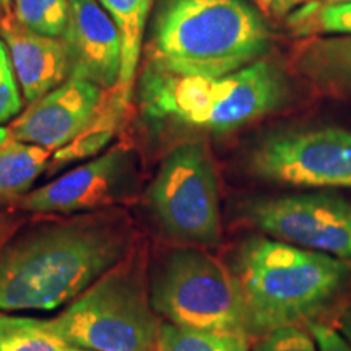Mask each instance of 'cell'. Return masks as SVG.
<instances>
[{"label": "cell", "instance_id": "30bf717a", "mask_svg": "<svg viewBox=\"0 0 351 351\" xmlns=\"http://www.w3.org/2000/svg\"><path fill=\"white\" fill-rule=\"evenodd\" d=\"M138 181L137 156L124 145L73 168L16 200L33 213H77L111 207L134 194Z\"/></svg>", "mask_w": 351, "mask_h": 351}, {"label": "cell", "instance_id": "ffe728a7", "mask_svg": "<svg viewBox=\"0 0 351 351\" xmlns=\"http://www.w3.org/2000/svg\"><path fill=\"white\" fill-rule=\"evenodd\" d=\"M70 0H13V19L34 33L60 38L69 20Z\"/></svg>", "mask_w": 351, "mask_h": 351}, {"label": "cell", "instance_id": "4dcf8cb0", "mask_svg": "<svg viewBox=\"0 0 351 351\" xmlns=\"http://www.w3.org/2000/svg\"><path fill=\"white\" fill-rule=\"evenodd\" d=\"M335 2H343V0H335Z\"/></svg>", "mask_w": 351, "mask_h": 351}, {"label": "cell", "instance_id": "d4e9b609", "mask_svg": "<svg viewBox=\"0 0 351 351\" xmlns=\"http://www.w3.org/2000/svg\"><path fill=\"white\" fill-rule=\"evenodd\" d=\"M21 219L7 212H0V247L20 230Z\"/></svg>", "mask_w": 351, "mask_h": 351}, {"label": "cell", "instance_id": "484cf974", "mask_svg": "<svg viewBox=\"0 0 351 351\" xmlns=\"http://www.w3.org/2000/svg\"><path fill=\"white\" fill-rule=\"evenodd\" d=\"M339 328L341 335H343L346 341L351 345V304L346 306L345 309L341 311L339 317Z\"/></svg>", "mask_w": 351, "mask_h": 351}, {"label": "cell", "instance_id": "44dd1931", "mask_svg": "<svg viewBox=\"0 0 351 351\" xmlns=\"http://www.w3.org/2000/svg\"><path fill=\"white\" fill-rule=\"evenodd\" d=\"M254 351H319L309 332L298 326H288L265 333Z\"/></svg>", "mask_w": 351, "mask_h": 351}, {"label": "cell", "instance_id": "8fae6325", "mask_svg": "<svg viewBox=\"0 0 351 351\" xmlns=\"http://www.w3.org/2000/svg\"><path fill=\"white\" fill-rule=\"evenodd\" d=\"M104 106V90L95 83L69 78L29 104L8 127L10 138L57 152L90 127Z\"/></svg>", "mask_w": 351, "mask_h": 351}, {"label": "cell", "instance_id": "7a4b0ae2", "mask_svg": "<svg viewBox=\"0 0 351 351\" xmlns=\"http://www.w3.org/2000/svg\"><path fill=\"white\" fill-rule=\"evenodd\" d=\"M270 33L244 0H166L148 44V69L218 78L265 54Z\"/></svg>", "mask_w": 351, "mask_h": 351}, {"label": "cell", "instance_id": "7402d4cb", "mask_svg": "<svg viewBox=\"0 0 351 351\" xmlns=\"http://www.w3.org/2000/svg\"><path fill=\"white\" fill-rule=\"evenodd\" d=\"M20 109L21 98L15 75H13L10 56H8L5 43L0 39V124L10 121L20 112Z\"/></svg>", "mask_w": 351, "mask_h": 351}, {"label": "cell", "instance_id": "8992f818", "mask_svg": "<svg viewBox=\"0 0 351 351\" xmlns=\"http://www.w3.org/2000/svg\"><path fill=\"white\" fill-rule=\"evenodd\" d=\"M153 309L178 327L247 335V314L234 274L199 249L166 257L150 287Z\"/></svg>", "mask_w": 351, "mask_h": 351}, {"label": "cell", "instance_id": "cb8c5ba5", "mask_svg": "<svg viewBox=\"0 0 351 351\" xmlns=\"http://www.w3.org/2000/svg\"><path fill=\"white\" fill-rule=\"evenodd\" d=\"M306 324L319 351H351V345L346 341L345 337L333 330L332 327L317 322V320H309Z\"/></svg>", "mask_w": 351, "mask_h": 351}, {"label": "cell", "instance_id": "ba28073f", "mask_svg": "<svg viewBox=\"0 0 351 351\" xmlns=\"http://www.w3.org/2000/svg\"><path fill=\"white\" fill-rule=\"evenodd\" d=\"M249 169L280 186L351 189V130L326 127L270 135L251 153Z\"/></svg>", "mask_w": 351, "mask_h": 351}, {"label": "cell", "instance_id": "277c9868", "mask_svg": "<svg viewBox=\"0 0 351 351\" xmlns=\"http://www.w3.org/2000/svg\"><path fill=\"white\" fill-rule=\"evenodd\" d=\"M285 80L265 62L218 78L181 77L147 69L140 99L148 117L212 132H230L271 111L283 101Z\"/></svg>", "mask_w": 351, "mask_h": 351}, {"label": "cell", "instance_id": "83f0119b", "mask_svg": "<svg viewBox=\"0 0 351 351\" xmlns=\"http://www.w3.org/2000/svg\"><path fill=\"white\" fill-rule=\"evenodd\" d=\"M10 138V132H8L7 127H0V147Z\"/></svg>", "mask_w": 351, "mask_h": 351}, {"label": "cell", "instance_id": "2e32d148", "mask_svg": "<svg viewBox=\"0 0 351 351\" xmlns=\"http://www.w3.org/2000/svg\"><path fill=\"white\" fill-rule=\"evenodd\" d=\"M116 23L122 39V67L117 88L130 96L152 0H99Z\"/></svg>", "mask_w": 351, "mask_h": 351}, {"label": "cell", "instance_id": "ac0fdd59", "mask_svg": "<svg viewBox=\"0 0 351 351\" xmlns=\"http://www.w3.org/2000/svg\"><path fill=\"white\" fill-rule=\"evenodd\" d=\"M156 351H247V335L234 332H205L161 324Z\"/></svg>", "mask_w": 351, "mask_h": 351}, {"label": "cell", "instance_id": "4316f807", "mask_svg": "<svg viewBox=\"0 0 351 351\" xmlns=\"http://www.w3.org/2000/svg\"><path fill=\"white\" fill-rule=\"evenodd\" d=\"M10 2L12 0H0V15L5 16L7 13H10Z\"/></svg>", "mask_w": 351, "mask_h": 351}, {"label": "cell", "instance_id": "e0dca14e", "mask_svg": "<svg viewBox=\"0 0 351 351\" xmlns=\"http://www.w3.org/2000/svg\"><path fill=\"white\" fill-rule=\"evenodd\" d=\"M116 95L109 104H104L96 119L91 122L86 130H83L78 137L69 143L67 147L54 152V165L62 166L65 163L82 160V158L95 156L106 147V143L114 137L117 127H119L122 112H124L125 103L129 101L121 88L116 86Z\"/></svg>", "mask_w": 351, "mask_h": 351}, {"label": "cell", "instance_id": "603a6c76", "mask_svg": "<svg viewBox=\"0 0 351 351\" xmlns=\"http://www.w3.org/2000/svg\"><path fill=\"white\" fill-rule=\"evenodd\" d=\"M311 28L326 33L351 34V0L333 2L330 5L324 7L315 15V20Z\"/></svg>", "mask_w": 351, "mask_h": 351}, {"label": "cell", "instance_id": "f1b7e54d", "mask_svg": "<svg viewBox=\"0 0 351 351\" xmlns=\"http://www.w3.org/2000/svg\"><path fill=\"white\" fill-rule=\"evenodd\" d=\"M67 351H88V350H82V348H75V346H69Z\"/></svg>", "mask_w": 351, "mask_h": 351}, {"label": "cell", "instance_id": "d6986e66", "mask_svg": "<svg viewBox=\"0 0 351 351\" xmlns=\"http://www.w3.org/2000/svg\"><path fill=\"white\" fill-rule=\"evenodd\" d=\"M46 320L0 314V351H67Z\"/></svg>", "mask_w": 351, "mask_h": 351}, {"label": "cell", "instance_id": "f546056e", "mask_svg": "<svg viewBox=\"0 0 351 351\" xmlns=\"http://www.w3.org/2000/svg\"><path fill=\"white\" fill-rule=\"evenodd\" d=\"M262 2H274V0H262Z\"/></svg>", "mask_w": 351, "mask_h": 351}, {"label": "cell", "instance_id": "3957f363", "mask_svg": "<svg viewBox=\"0 0 351 351\" xmlns=\"http://www.w3.org/2000/svg\"><path fill=\"white\" fill-rule=\"evenodd\" d=\"M247 330L270 333L309 322L351 276L345 258L309 251L274 238L247 239L234 258Z\"/></svg>", "mask_w": 351, "mask_h": 351}, {"label": "cell", "instance_id": "5b68a950", "mask_svg": "<svg viewBox=\"0 0 351 351\" xmlns=\"http://www.w3.org/2000/svg\"><path fill=\"white\" fill-rule=\"evenodd\" d=\"M161 324L137 251L46 320L65 345L88 351H156Z\"/></svg>", "mask_w": 351, "mask_h": 351}, {"label": "cell", "instance_id": "6da1fadb", "mask_svg": "<svg viewBox=\"0 0 351 351\" xmlns=\"http://www.w3.org/2000/svg\"><path fill=\"white\" fill-rule=\"evenodd\" d=\"M134 251L129 228L111 217L16 232L0 247V311H51L72 302Z\"/></svg>", "mask_w": 351, "mask_h": 351}, {"label": "cell", "instance_id": "4fadbf2b", "mask_svg": "<svg viewBox=\"0 0 351 351\" xmlns=\"http://www.w3.org/2000/svg\"><path fill=\"white\" fill-rule=\"evenodd\" d=\"M0 34L28 103L43 98L70 78L67 52L60 38L34 33L10 13L0 20Z\"/></svg>", "mask_w": 351, "mask_h": 351}, {"label": "cell", "instance_id": "9c48e42d", "mask_svg": "<svg viewBox=\"0 0 351 351\" xmlns=\"http://www.w3.org/2000/svg\"><path fill=\"white\" fill-rule=\"evenodd\" d=\"M247 217L274 239L351 258V200L327 194L263 199L247 205Z\"/></svg>", "mask_w": 351, "mask_h": 351}, {"label": "cell", "instance_id": "9a60e30c", "mask_svg": "<svg viewBox=\"0 0 351 351\" xmlns=\"http://www.w3.org/2000/svg\"><path fill=\"white\" fill-rule=\"evenodd\" d=\"M52 152L8 138L0 147V207L15 205L47 168Z\"/></svg>", "mask_w": 351, "mask_h": 351}, {"label": "cell", "instance_id": "7c38bea8", "mask_svg": "<svg viewBox=\"0 0 351 351\" xmlns=\"http://www.w3.org/2000/svg\"><path fill=\"white\" fill-rule=\"evenodd\" d=\"M70 78L114 90L122 67V39L116 23L99 0H70L62 36Z\"/></svg>", "mask_w": 351, "mask_h": 351}, {"label": "cell", "instance_id": "5bb4252c", "mask_svg": "<svg viewBox=\"0 0 351 351\" xmlns=\"http://www.w3.org/2000/svg\"><path fill=\"white\" fill-rule=\"evenodd\" d=\"M298 64L320 88L351 96V36L313 39L301 49Z\"/></svg>", "mask_w": 351, "mask_h": 351}, {"label": "cell", "instance_id": "52a82bcc", "mask_svg": "<svg viewBox=\"0 0 351 351\" xmlns=\"http://www.w3.org/2000/svg\"><path fill=\"white\" fill-rule=\"evenodd\" d=\"M161 228L182 243L215 245L221 238L218 181L200 143H182L165 158L147 192Z\"/></svg>", "mask_w": 351, "mask_h": 351}]
</instances>
